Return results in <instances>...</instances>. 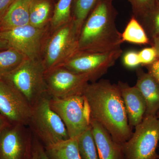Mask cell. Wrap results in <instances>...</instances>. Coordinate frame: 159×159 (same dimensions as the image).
Returning <instances> with one entry per match:
<instances>
[{
	"label": "cell",
	"instance_id": "6da1fadb",
	"mask_svg": "<svg viewBox=\"0 0 159 159\" xmlns=\"http://www.w3.org/2000/svg\"><path fill=\"white\" fill-rule=\"evenodd\" d=\"M83 94L90 108L91 119L102 125L115 142L122 145L132 135L119 85L106 80L88 83Z\"/></svg>",
	"mask_w": 159,
	"mask_h": 159
},
{
	"label": "cell",
	"instance_id": "7a4b0ae2",
	"mask_svg": "<svg viewBox=\"0 0 159 159\" xmlns=\"http://www.w3.org/2000/svg\"><path fill=\"white\" fill-rule=\"evenodd\" d=\"M110 0H99L80 31L78 51L103 53L120 50L122 33L115 23V14Z\"/></svg>",
	"mask_w": 159,
	"mask_h": 159
},
{
	"label": "cell",
	"instance_id": "3957f363",
	"mask_svg": "<svg viewBox=\"0 0 159 159\" xmlns=\"http://www.w3.org/2000/svg\"><path fill=\"white\" fill-rule=\"evenodd\" d=\"M45 73L41 58H26L2 79L21 94L32 107L39 100L48 95Z\"/></svg>",
	"mask_w": 159,
	"mask_h": 159
},
{
	"label": "cell",
	"instance_id": "277c9868",
	"mask_svg": "<svg viewBox=\"0 0 159 159\" xmlns=\"http://www.w3.org/2000/svg\"><path fill=\"white\" fill-rule=\"evenodd\" d=\"M80 32L73 18L50 33L44 45L41 57L46 72L61 66L78 52Z\"/></svg>",
	"mask_w": 159,
	"mask_h": 159
},
{
	"label": "cell",
	"instance_id": "5b68a950",
	"mask_svg": "<svg viewBox=\"0 0 159 159\" xmlns=\"http://www.w3.org/2000/svg\"><path fill=\"white\" fill-rule=\"evenodd\" d=\"M50 98L47 95L32 106L28 125L46 147L70 139L62 120L51 108Z\"/></svg>",
	"mask_w": 159,
	"mask_h": 159
},
{
	"label": "cell",
	"instance_id": "8992f818",
	"mask_svg": "<svg viewBox=\"0 0 159 159\" xmlns=\"http://www.w3.org/2000/svg\"><path fill=\"white\" fill-rule=\"evenodd\" d=\"M50 103L63 122L70 139H77L91 127L90 108L83 94L63 99L51 97Z\"/></svg>",
	"mask_w": 159,
	"mask_h": 159
},
{
	"label": "cell",
	"instance_id": "52a82bcc",
	"mask_svg": "<svg viewBox=\"0 0 159 159\" xmlns=\"http://www.w3.org/2000/svg\"><path fill=\"white\" fill-rule=\"evenodd\" d=\"M128 141L122 144L124 159H157L159 142V120L156 116H145L135 127Z\"/></svg>",
	"mask_w": 159,
	"mask_h": 159
},
{
	"label": "cell",
	"instance_id": "ba28073f",
	"mask_svg": "<svg viewBox=\"0 0 159 159\" xmlns=\"http://www.w3.org/2000/svg\"><path fill=\"white\" fill-rule=\"evenodd\" d=\"M50 33V25L38 28L28 24L0 32V38L6 41L10 48L19 51L26 58L40 59Z\"/></svg>",
	"mask_w": 159,
	"mask_h": 159
},
{
	"label": "cell",
	"instance_id": "9c48e42d",
	"mask_svg": "<svg viewBox=\"0 0 159 159\" xmlns=\"http://www.w3.org/2000/svg\"><path fill=\"white\" fill-rule=\"evenodd\" d=\"M122 53V49L103 53L78 51L61 66L76 74L89 75L93 82L115 64Z\"/></svg>",
	"mask_w": 159,
	"mask_h": 159
},
{
	"label": "cell",
	"instance_id": "30bf717a",
	"mask_svg": "<svg viewBox=\"0 0 159 159\" xmlns=\"http://www.w3.org/2000/svg\"><path fill=\"white\" fill-rule=\"evenodd\" d=\"M45 80L49 96L63 99L83 94L92 79L89 75L76 74L60 66L46 72Z\"/></svg>",
	"mask_w": 159,
	"mask_h": 159
},
{
	"label": "cell",
	"instance_id": "8fae6325",
	"mask_svg": "<svg viewBox=\"0 0 159 159\" xmlns=\"http://www.w3.org/2000/svg\"><path fill=\"white\" fill-rule=\"evenodd\" d=\"M31 112L32 107L22 95L0 79V114L10 124L28 126Z\"/></svg>",
	"mask_w": 159,
	"mask_h": 159
},
{
	"label": "cell",
	"instance_id": "7c38bea8",
	"mask_svg": "<svg viewBox=\"0 0 159 159\" xmlns=\"http://www.w3.org/2000/svg\"><path fill=\"white\" fill-rule=\"evenodd\" d=\"M28 126L9 124L0 134V159H24L32 139Z\"/></svg>",
	"mask_w": 159,
	"mask_h": 159
},
{
	"label": "cell",
	"instance_id": "4fadbf2b",
	"mask_svg": "<svg viewBox=\"0 0 159 159\" xmlns=\"http://www.w3.org/2000/svg\"><path fill=\"white\" fill-rule=\"evenodd\" d=\"M125 106L128 122L131 127H135L142 122L146 110V103L136 86L119 84Z\"/></svg>",
	"mask_w": 159,
	"mask_h": 159
},
{
	"label": "cell",
	"instance_id": "5bb4252c",
	"mask_svg": "<svg viewBox=\"0 0 159 159\" xmlns=\"http://www.w3.org/2000/svg\"><path fill=\"white\" fill-rule=\"evenodd\" d=\"M91 128L99 159H124L122 145L115 142L102 125L91 119Z\"/></svg>",
	"mask_w": 159,
	"mask_h": 159
},
{
	"label": "cell",
	"instance_id": "9a60e30c",
	"mask_svg": "<svg viewBox=\"0 0 159 159\" xmlns=\"http://www.w3.org/2000/svg\"><path fill=\"white\" fill-rule=\"evenodd\" d=\"M32 0H14L0 19V32L29 24Z\"/></svg>",
	"mask_w": 159,
	"mask_h": 159
},
{
	"label": "cell",
	"instance_id": "2e32d148",
	"mask_svg": "<svg viewBox=\"0 0 159 159\" xmlns=\"http://www.w3.org/2000/svg\"><path fill=\"white\" fill-rule=\"evenodd\" d=\"M135 86L141 92L146 103L145 116H156L159 110V83L149 73L140 72Z\"/></svg>",
	"mask_w": 159,
	"mask_h": 159
},
{
	"label": "cell",
	"instance_id": "e0dca14e",
	"mask_svg": "<svg viewBox=\"0 0 159 159\" xmlns=\"http://www.w3.org/2000/svg\"><path fill=\"white\" fill-rule=\"evenodd\" d=\"M50 159H81L77 139H69L45 147Z\"/></svg>",
	"mask_w": 159,
	"mask_h": 159
},
{
	"label": "cell",
	"instance_id": "ac0fdd59",
	"mask_svg": "<svg viewBox=\"0 0 159 159\" xmlns=\"http://www.w3.org/2000/svg\"><path fill=\"white\" fill-rule=\"evenodd\" d=\"M51 12L49 0H33L29 7V24L38 28L49 25L52 17Z\"/></svg>",
	"mask_w": 159,
	"mask_h": 159
},
{
	"label": "cell",
	"instance_id": "d6986e66",
	"mask_svg": "<svg viewBox=\"0 0 159 159\" xmlns=\"http://www.w3.org/2000/svg\"><path fill=\"white\" fill-rule=\"evenodd\" d=\"M73 0H59L55 5L50 23V33L72 20L71 7Z\"/></svg>",
	"mask_w": 159,
	"mask_h": 159
},
{
	"label": "cell",
	"instance_id": "ffe728a7",
	"mask_svg": "<svg viewBox=\"0 0 159 159\" xmlns=\"http://www.w3.org/2000/svg\"><path fill=\"white\" fill-rule=\"evenodd\" d=\"M26 58L12 48L0 51V79L17 68Z\"/></svg>",
	"mask_w": 159,
	"mask_h": 159
},
{
	"label": "cell",
	"instance_id": "44dd1931",
	"mask_svg": "<svg viewBox=\"0 0 159 159\" xmlns=\"http://www.w3.org/2000/svg\"><path fill=\"white\" fill-rule=\"evenodd\" d=\"M122 41L139 44H145L148 43V39L145 30L134 16L129 22L122 34Z\"/></svg>",
	"mask_w": 159,
	"mask_h": 159
},
{
	"label": "cell",
	"instance_id": "7402d4cb",
	"mask_svg": "<svg viewBox=\"0 0 159 159\" xmlns=\"http://www.w3.org/2000/svg\"><path fill=\"white\" fill-rule=\"evenodd\" d=\"M77 139L81 159H99L91 127Z\"/></svg>",
	"mask_w": 159,
	"mask_h": 159
},
{
	"label": "cell",
	"instance_id": "603a6c76",
	"mask_svg": "<svg viewBox=\"0 0 159 159\" xmlns=\"http://www.w3.org/2000/svg\"><path fill=\"white\" fill-rule=\"evenodd\" d=\"M97 2V0H75L73 18L80 31L84 23Z\"/></svg>",
	"mask_w": 159,
	"mask_h": 159
},
{
	"label": "cell",
	"instance_id": "cb8c5ba5",
	"mask_svg": "<svg viewBox=\"0 0 159 159\" xmlns=\"http://www.w3.org/2000/svg\"><path fill=\"white\" fill-rule=\"evenodd\" d=\"M135 14L141 15L152 11L154 8L155 0H129Z\"/></svg>",
	"mask_w": 159,
	"mask_h": 159
},
{
	"label": "cell",
	"instance_id": "d4e9b609",
	"mask_svg": "<svg viewBox=\"0 0 159 159\" xmlns=\"http://www.w3.org/2000/svg\"><path fill=\"white\" fill-rule=\"evenodd\" d=\"M141 64L150 65L158 58L157 53L154 47L146 48L139 53Z\"/></svg>",
	"mask_w": 159,
	"mask_h": 159
},
{
	"label": "cell",
	"instance_id": "484cf974",
	"mask_svg": "<svg viewBox=\"0 0 159 159\" xmlns=\"http://www.w3.org/2000/svg\"><path fill=\"white\" fill-rule=\"evenodd\" d=\"M123 63L126 66L134 68L138 66L140 63L139 53L135 51H130L127 52L123 57Z\"/></svg>",
	"mask_w": 159,
	"mask_h": 159
},
{
	"label": "cell",
	"instance_id": "4316f807",
	"mask_svg": "<svg viewBox=\"0 0 159 159\" xmlns=\"http://www.w3.org/2000/svg\"><path fill=\"white\" fill-rule=\"evenodd\" d=\"M153 9L154 11H152V16L155 37L159 35V8L155 9L153 8Z\"/></svg>",
	"mask_w": 159,
	"mask_h": 159
},
{
	"label": "cell",
	"instance_id": "83f0119b",
	"mask_svg": "<svg viewBox=\"0 0 159 159\" xmlns=\"http://www.w3.org/2000/svg\"><path fill=\"white\" fill-rule=\"evenodd\" d=\"M149 73L159 84V57L152 63L148 68Z\"/></svg>",
	"mask_w": 159,
	"mask_h": 159
},
{
	"label": "cell",
	"instance_id": "f1b7e54d",
	"mask_svg": "<svg viewBox=\"0 0 159 159\" xmlns=\"http://www.w3.org/2000/svg\"><path fill=\"white\" fill-rule=\"evenodd\" d=\"M14 0H0V19Z\"/></svg>",
	"mask_w": 159,
	"mask_h": 159
},
{
	"label": "cell",
	"instance_id": "f546056e",
	"mask_svg": "<svg viewBox=\"0 0 159 159\" xmlns=\"http://www.w3.org/2000/svg\"><path fill=\"white\" fill-rule=\"evenodd\" d=\"M36 146H37L39 152L40 159H50L48 157L47 154L46 153L45 150L44 149L41 145L38 144Z\"/></svg>",
	"mask_w": 159,
	"mask_h": 159
},
{
	"label": "cell",
	"instance_id": "4dcf8cb0",
	"mask_svg": "<svg viewBox=\"0 0 159 159\" xmlns=\"http://www.w3.org/2000/svg\"><path fill=\"white\" fill-rule=\"evenodd\" d=\"M10 123L0 114V134Z\"/></svg>",
	"mask_w": 159,
	"mask_h": 159
},
{
	"label": "cell",
	"instance_id": "1f68e13d",
	"mask_svg": "<svg viewBox=\"0 0 159 159\" xmlns=\"http://www.w3.org/2000/svg\"><path fill=\"white\" fill-rule=\"evenodd\" d=\"M153 42V47L156 50L157 53L158 57H159V35L154 37Z\"/></svg>",
	"mask_w": 159,
	"mask_h": 159
},
{
	"label": "cell",
	"instance_id": "d6a6232c",
	"mask_svg": "<svg viewBox=\"0 0 159 159\" xmlns=\"http://www.w3.org/2000/svg\"><path fill=\"white\" fill-rule=\"evenodd\" d=\"M10 48L9 44L7 43L6 41L0 38V51L6 50Z\"/></svg>",
	"mask_w": 159,
	"mask_h": 159
},
{
	"label": "cell",
	"instance_id": "836d02e7",
	"mask_svg": "<svg viewBox=\"0 0 159 159\" xmlns=\"http://www.w3.org/2000/svg\"><path fill=\"white\" fill-rule=\"evenodd\" d=\"M30 159H40L39 152L37 146L35 147V149H34V151L32 152L31 158Z\"/></svg>",
	"mask_w": 159,
	"mask_h": 159
},
{
	"label": "cell",
	"instance_id": "e575fe53",
	"mask_svg": "<svg viewBox=\"0 0 159 159\" xmlns=\"http://www.w3.org/2000/svg\"><path fill=\"white\" fill-rule=\"evenodd\" d=\"M156 117L157 118V119H158V120H159V111H158L156 115Z\"/></svg>",
	"mask_w": 159,
	"mask_h": 159
},
{
	"label": "cell",
	"instance_id": "d590c367",
	"mask_svg": "<svg viewBox=\"0 0 159 159\" xmlns=\"http://www.w3.org/2000/svg\"><path fill=\"white\" fill-rule=\"evenodd\" d=\"M157 159H159V157L158 158H157Z\"/></svg>",
	"mask_w": 159,
	"mask_h": 159
},
{
	"label": "cell",
	"instance_id": "8d00e7d4",
	"mask_svg": "<svg viewBox=\"0 0 159 159\" xmlns=\"http://www.w3.org/2000/svg\"><path fill=\"white\" fill-rule=\"evenodd\" d=\"M110 1H112V0H110Z\"/></svg>",
	"mask_w": 159,
	"mask_h": 159
},
{
	"label": "cell",
	"instance_id": "74e56055",
	"mask_svg": "<svg viewBox=\"0 0 159 159\" xmlns=\"http://www.w3.org/2000/svg\"><path fill=\"white\" fill-rule=\"evenodd\" d=\"M32 1H33V0H32Z\"/></svg>",
	"mask_w": 159,
	"mask_h": 159
}]
</instances>
